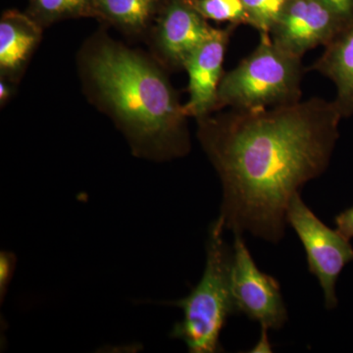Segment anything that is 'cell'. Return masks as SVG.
<instances>
[{"label": "cell", "mask_w": 353, "mask_h": 353, "mask_svg": "<svg viewBox=\"0 0 353 353\" xmlns=\"http://www.w3.org/2000/svg\"><path fill=\"white\" fill-rule=\"evenodd\" d=\"M343 118L334 101L315 97L197 119V138L222 182L225 228L282 240L290 199L326 170Z\"/></svg>", "instance_id": "6da1fadb"}, {"label": "cell", "mask_w": 353, "mask_h": 353, "mask_svg": "<svg viewBox=\"0 0 353 353\" xmlns=\"http://www.w3.org/2000/svg\"><path fill=\"white\" fill-rule=\"evenodd\" d=\"M79 74L90 101L113 121L136 157L167 161L190 152L188 115L152 54L95 32L79 51Z\"/></svg>", "instance_id": "7a4b0ae2"}, {"label": "cell", "mask_w": 353, "mask_h": 353, "mask_svg": "<svg viewBox=\"0 0 353 353\" xmlns=\"http://www.w3.org/2000/svg\"><path fill=\"white\" fill-rule=\"evenodd\" d=\"M225 229L221 217L211 224L201 281L189 296L169 303L183 312L182 321L174 326L171 336L183 341L190 352H222L221 333L228 318L236 313L231 290L233 248L225 241Z\"/></svg>", "instance_id": "3957f363"}, {"label": "cell", "mask_w": 353, "mask_h": 353, "mask_svg": "<svg viewBox=\"0 0 353 353\" xmlns=\"http://www.w3.org/2000/svg\"><path fill=\"white\" fill-rule=\"evenodd\" d=\"M301 58L260 34L257 48L236 68L224 74L218 90L217 112L278 108L301 99Z\"/></svg>", "instance_id": "277c9868"}, {"label": "cell", "mask_w": 353, "mask_h": 353, "mask_svg": "<svg viewBox=\"0 0 353 353\" xmlns=\"http://www.w3.org/2000/svg\"><path fill=\"white\" fill-rule=\"evenodd\" d=\"M285 221L296 232L305 250L309 272L319 281L324 292L325 306L336 308V285L341 271L353 262V248L350 240L338 230L325 225L304 203L301 194L290 199Z\"/></svg>", "instance_id": "5b68a950"}, {"label": "cell", "mask_w": 353, "mask_h": 353, "mask_svg": "<svg viewBox=\"0 0 353 353\" xmlns=\"http://www.w3.org/2000/svg\"><path fill=\"white\" fill-rule=\"evenodd\" d=\"M231 290L236 313L259 322L262 330H279L288 320L281 285L255 264L240 233H234Z\"/></svg>", "instance_id": "8992f818"}, {"label": "cell", "mask_w": 353, "mask_h": 353, "mask_svg": "<svg viewBox=\"0 0 353 353\" xmlns=\"http://www.w3.org/2000/svg\"><path fill=\"white\" fill-rule=\"evenodd\" d=\"M212 30L190 0H161L146 37L150 54L168 71L183 70L192 51Z\"/></svg>", "instance_id": "52a82bcc"}, {"label": "cell", "mask_w": 353, "mask_h": 353, "mask_svg": "<svg viewBox=\"0 0 353 353\" xmlns=\"http://www.w3.org/2000/svg\"><path fill=\"white\" fill-rule=\"evenodd\" d=\"M236 27L230 24L224 29L213 28L185 61L183 70L189 75L190 97L183 108L188 117L197 120L217 112L218 90L225 74L223 64Z\"/></svg>", "instance_id": "ba28073f"}, {"label": "cell", "mask_w": 353, "mask_h": 353, "mask_svg": "<svg viewBox=\"0 0 353 353\" xmlns=\"http://www.w3.org/2000/svg\"><path fill=\"white\" fill-rule=\"evenodd\" d=\"M322 0H292L270 32L274 43L303 57L326 46L347 25Z\"/></svg>", "instance_id": "9c48e42d"}, {"label": "cell", "mask_w": 353, "mask_h": 353, "mask_svg": "<svg viewBox=\"0 0 353 353\" xmlns=\"http://www.w3.org/2000/svg\"><path fill=\"white\" fill-rule=\"evenodd\" d=\"M44 28L26 12L8 9L0 18V79L18 85L39 48Z\"/></svg>", "instance_id": "30bf717a"}, {"label": "cell", "mask_w": 353, "mask_h": 353, "mask_svg": "<svg viewBox=\"0 0 353 353\" xmlns=\"http://www.w3.org/2000/svg\"><path fill=\"white\" fill-rule=\"evenodd\" d=\"M312 70L326 76L336 88L334 102L343 118L353 115V20L328 44Z\"/></svg>", "instance_id": "8fae6325"}, {"label": "cell", "mask_w": 353, "mask_h": 353, "mask_svg": "<svg viewBox=\"0 0 353 353\" xmlns=\"http://www.w3.org/2000/svg\"><path fill=\"white\" fill-rule=\"evenodd\" d=\"M161 0H94V17L132 38L148 37Z\"/></svg>", "instance_id": "7c38bea8"}, {"label": "cell", "mask_w": 353, "mask_h": 353, "mask_svg": "<svg viewBox=\"0 0 353 353\" xmlns=\"http://www.w3.org/2000/svg\"><path fill=\"white\" fill-rule=\"evenodd\" d=\"M26 13L46 28L61 21L94 17V0H29Z\"/></svg>", "instance_id": "4fadbf2b"}, {"label": "cell", "mask_w": 353, "mask_h": 353, "mask_svg": "<svg viewBox=\"0 0 353 353\" xmlns=\"http://www.w3.org/2000/svg\"><path fill=\"white\" fill-rule=\"evenodd\" d=\"M197 12L206 20L231 25H250L243 0H190Z\"/></svg>", "instance_id": "5bb4252c"}, {"label": "cell", "mask_w": 353, "mask_h": 353, "mask_svg": "<svg viewBox=\"0 0 353 353\" xmlns=\"http://www.w3.org/2000/svg\"><path fill=\"white\" fill-rule=\"evenodd\" d=\"M292 0H243L250 26L260 34H270L274 26Z\"/></svg>", "instance_id": "9a60e30c"}, {"label": "cell", "mask_w": 353, "mask_h": 353, "mask_svg": "<svg viewBox=\"0 0 353 353\" xmlns=\"http://www.w3.org/2000/svg\"><path fill=\"white\" fill-rule=\"evenodd\" d=\"M16 257L12 252H2L0 254V296L1 301L12 279L15 269Z\"/></svg>", "instance_id": "2e32d148"}, {"label": "cell", "mask_w": 353, "mask_h": 353, "mask_svg": "<svg viewBox=\"0 0 353 353\" xmlns=\"http://www.w3.org/2000/svg\"><path fill=\"white\" fill-rule=\"evenodd\" d=\"M345 23L353 20V0H322Z\"/></svg>", "instance_id": "e0dca14e"}, {"label": "cell", "mask_w": 353, "mask_h": 353, "mask_svg": "<svg viewBox=\"0 0 353 353\" xmlns=\"http://www.w3.org/2000/svg\"><path fill=\"white\" fill-rule=\"evenodd\" d=\"M336 230L347 240L353 239V206L336 215L334 218Z\"/></svg>", "instance_id": "ac0fdd59"}, {"label": "cell", "mask_w": 353, "mask_h": 353, "mask_svg": "<svg viewBox=\"0 0 353 353\" xmlns=\"http://www.w3.org/2000/svg\"><path fill=\"white\" fill-rule=\"evenodd\" d=\"M14 83L7 82L6 80L0 79V103L1 105H6V102L11 99L13 94Z\"/></svg>", "instance_id": "d6986e66"}]
</instances>
